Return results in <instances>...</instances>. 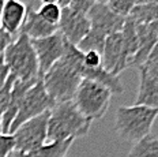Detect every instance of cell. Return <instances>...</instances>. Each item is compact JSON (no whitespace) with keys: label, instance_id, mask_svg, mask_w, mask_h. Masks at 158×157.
Returning a JSON list of instances; mask_svg holds the SVG:
<instances>
[{"label":"cell","instance_id":"1","mask_svg":"<svg viewBox=\"0 0 158 157\" xmlns=\"http://www.w3.org/2000/svg\"><path fill=\"white\" fill-rule=\"evenodd\" d=\"M91 120L83 116L74 101L57 103L49 111L47 142L75 141L86 137L91 127Z\"/></svg>","mask_w":158,"mask_h":157},{"label":"cell","instance_id":"2","mask_svg":"<svg viewBox=\"0 0 158 157\" xmlns=\"http://www.w3.org/2000/svg\"><path fill=\"white\" fill-rule=\"evenodd\" d=\"M157 117L158 108L135 104L128 107H118L114 119V130L121 139L135 143L149 135Z\"/></svg>","mask_w":158,"mask_h":157},{"label":"cell","instance_id":"3","mask_svg":"<svg viewBox=\"0 0 158 157\" xmlns=\"http://www.w3.org/2000/svg\"><path fill=\"white\" fill-rule=\"evenodd\" d=\"M3 62L16 79L35 81L40 77L38 60L31 40L27 36L19 33L15 40L6 48L3 53Z\"/></svg>","mask_w":158,"mask_h":157},{"label":"cell","instance_id":"4","mask_svg":"<svg viewBox=\"0 0 158 157\" xmlns=\"http://www.w3.org/2000/svg\"><path fill=\"white\" fill-rule=\"evenodd\" d=\"M44 87L55 104L71 101L77 91L82 77L63 57L52 66L41 77Z\"/></svg>","mask_w":158,"mask_h":157},{"label":"cell","instance_id":"5","mask_svg":"<svg viewBox=\"0 0 158 157\" xmlns=\"http://www.w3.org/2000/svg\"><path fill=\"white\" fill-rule=\"evenodd\" d=\"M112 91L104 85L90 79H82L74 94V104L79 112L91 122L104 117L110 104Z\"/></svg>","mask_w":158,"mask_h":157},{"label":"cell","instance_id":"6","mask_svg":"<svg viewBox=\"0 0 158 157\" xmlns=\"http://www.w3.org/2000/svg\"><path fill=\"white\" fill-rule=\"evenodd\" d=\"M53 105H55L53 100L49 97V94L47 93V90L44 87L42 79L40 78L37 82L25 93L21 107L18 109V113H16L14 122L10 127L8 134H12L21 124H23L27 120L41 115V113L47 112V111H51V108Z\"/></svg>","mask_w":158,"mask_h":157},{"label":"cell","instance_id":"7","mask_svg":"<svg viewBox=\"0 0 158 157\" xmlns=\"http://www.w3.org/2000/svg\"><path fill=\"white\" fill-rule=\"evenodd\" d=\"M48 119L49 111L21 124L12 133V137H14L15 141L14 150L23 153H31L40 149L42 145H45L47 143Z\"/></svg>","mask_w":158,"mask_h":157},{"label":"cell","instance_id":"8","mask_svg":"<svg viewBox=\"0 0 158 157\" xmlns=\"http://www.w3.org/2000/svg\"><path fill=\"white\" fill-rule=\"evenodd\" d=\"M31 45L37 55L40 77H42L56 62H59L64 53L65 40L59 32L45 38L31 40Z\"/></svg>","mask_w":158,"mask_h":157},{"label":"cell","instance_id":"9","mask_svg":"<svg viewBox=\"0 0 158 157\" xmlns=\"http://www.w3.org/2000/svg\"><path fill=\"white\" fill-rule=\"evenodd\" d=\"M90 30V21L87 15L77 12L70 7L61 8V17L57 25V32L72 45H77Z\"/></svg>","mask_w":158,"mask_h":157},{"label":"cell","instance_id":"10","mask_svg":"<svg viewBox=\"0 0 158 157\" xmlns=\"http://www.w3.org/2000/svg\"><path fill=\"white\" fill-rule=\"evenodd\" d=\"M87 18L90 21V29L104 34L105 37L121 32L126 22V18L114 14L106 4L100 3H95L90 8V11L87 12Z\"/></svg>","mask_w":158,"mask_h":157},{"label":"cell","instance_id":"11","mask_svg":"<svg viewBox=\"0 0 158 157\" xmlns=\"http://www.w3.org/2000/svg\"><path fill=\"white\" fill-rule=\"evenodd\" d=\"M102 59V67L109 74L118 77L126 70V63L123 59V37L121 32L109 34L105 40L104 49L101 53Z\"/></svg>","mask_w":158,"mask_h":157},{"label":"cell","instance_id":"12","mask_svg":"<svg viewBox=\"0 0 158 157\" xmlns=\"http://www.w3.org/2000/svg\"><path fill=\"white\" fill-rule=\"evenodd\" d=\"M26 12H27V6L22 0H7L3 7L0 29H3L11 37L19 34L22 23L26 18Z\"/></svg>","mask_w":158,"mask_h":157},{"label":"cell","instance_id":"13","mask_svg":"<svg viewBox=\"0 0 158 157\" xmlns=\"http://www.w3.org/2000/svg\"><path fill=\"white\" fill-rule=\"evenodd\" d=\"M38 79H35V81H21V79H16L15 78L14 83H12L8 107H7V109H6L4 115L2 116V122H0V127H2L3 134H8L10 127H11L16 113H18V109H19V107H21V103H22V99H23L25 93L30 89Z\"/></svg>","mask_w":158,"mask_h":157},{"label":"cell","instance_id":"14","mask_svg":"<svg viewBox=\"0 0 158 157\" xmlns=\"http://www.w3.org/2000/svg\"><path fill=\"white\" fill-rule=\"evenodd\" d=\"M56 32H57V26L45 22L37 14L35 10L27 7L26 18H25L23 23H22L19 33L27 36L30 40H38V38H45L48 36L55 34Z\"/></svg>","mask_w":158,"mask_h":157},{"label":"cell","instance_id":"15","mask_svg":"<svg viewBox=\"0 0 158 157\" xmlns=\"http://www.w3.org/2000/svg\"><path fill=\"white\" fill-rule=\"evenodd\" d=\"M135 29H136V36H138V52L132 59L131 67H139L146 60L149 59V55L154 45L157 44V37L154 36L153 30H151L150 25H143V23H135Z\"/></svg>","mask_w":158,"mask_h":157},{"label":"cell","instance_id":"16","mask_svg":"<svg viewBox=\"0 0 158 157\" xmlns=\"http://www.w3.org/2000/svg\"><path fill=\"white\" fill-rule=\"evenodd\" d=\"M138 70H139V87L135 105L158 108V83L151 79L142 67H138Z\"/></svg>","mask_w":158,"mask_h":157},{"label":"cell","instance_id":"17","mask_svg":"<svg viewBox=\"0 0 158 157\" xmlns=\"http://www.w3.org/2000/svg\"><path fill=\"white\" fill-rule=\"evenodd\" d=\"M79 74H81L82 79H90L104 85L105 87H108L112 91V94H121L124 91V87L120 82V78L109 74L102 66L95 68H87L82 64Z\"/></svg>","mask_w":158,"mask_h":157},{"label":"cell","instance_id":"18","mask_svg":"<svg viewBox=\"0 0 158 157\" xmlns=\"http://www.w3.org/2000/svg\"><path fill=\"white\" fill-rule=\"evenodd\" d=\"M121 37H123V59L126 67H131L132 59L138 52V36L135 23L130 18H126L124 26L121 29Z\"/></svg>","mask_w":158,"mask_h":157},{"label":"cell","instance_id":"19","mask_svg":"<svg viewBox=\"0 0 158 157\" xmlns=\"http://www.w3.org/2000/svg\"><path fill=\"white\" fill-rule=\"evenodd\" d=\"M127 157H158V138L149 134L134 143Z\"/></svg>","mask_w":158,"mask_h":157},{"label":"cell","instance_id":"20","mask_svg":"<svg viewBox=\"0 0 158 157\" xmlns=\"http://www.w3.org/2000/svg\"><path fill=\"white\" fill-rule=\"evenodd\" d=\"M74 141H57V142H47L35 152H31V157H65L72 146Z\"/></svg>","mask_w":158,"mask_h":157},{"label":"cell","instance_id":"21","mask_svg":"<svg viewBox=\"0 0 158 157\" xmlns=\"http://www.w3.org/2000/svg\"><path fill=\"white\" fill-rule=\"evenodd\" d=\"M128 18L134 23L149 25L158 21V4H136Z\"/></svg>","mask_w":158,"mask_h":157},{"label":"cell","instance_id":"22","mask_svg":"<svg viewBox=\"0 0 158 157\" xmlns=\"http://www.w3.org/2000/svg\"><path fill=\"white\" fill-rule=\"evenodd\" d=\"M105 40H106V37H105L104 34L90 29L89 33L83 37V40L77 45V48L81 52H83V53L85 52H89V51H94V52H98V53H102Z\"/></svg>","mask_w":158,"mask_h":157},{"label":"cell","instance_id":"23","mask_svg":"<svg viewBox=\"0 0 158 157\" xmlns=\"http://www.w3.org/2000/svg\"><path fill=\"white\" fill-rule=\"evenodd\" d=\"M37 14L51 25L57 26L61 17V7L59 4H42L37 10Z\"/></svg>","mask_w":158,"mask_h":157},{"label":"cell","instance_id":"24","mask_svg":"<svg viewBox=\"0 0 158 157\" xmlns=\"http://www.w3.org/2000/svg\"><path fill=\"white\" fill-rule=\"evenodd\" d=\"M138 0H109L108 2V7H109L114 14L120 15L123 18H128L130 12L136 6Z\"/></svg>","mask_w":158,"mask_h":157},{"label":"cell","instance_id":"25","mask_svg":"<svg viewBox=\"0 0 158 157\" xmlns=\"http://www.w3.org/2000/svg\"><path fill=\"white\" fill-rule=\"evenodd\" d=\"M15 81V77L12 74H10V77L6 81L4 86L0 89V122H2V116L4 115L6 109L8 107L10 103V96H11V89H12V83ZM2 129V127H0Z\"/></svg>","mask_w":158,"mask_h":157},{"label":"cell","instance_id":"26","mask_svg":"<svg viewBox=\"0 0 158 157\" xmlns=\"http://www.w3.org/2000/svg\"><path fill=\"white\" fill-rule=\"evenodd\" d=\"M15 149V141L12 134L0 133V157H8V155Z\"/></svg>","mask_w":158,"mask_h":157},{"label":"cell","instance_id":"27","mask_svg":"<svg viewBox=\"0 0 158 157\" xmlns=\"http://www.w3.org/2000/svg\"><path fill=\"white\" fill-rule=\"evenodd\" d=\"M95 4V0H70L67 7L81 14L87 15V12L90 11V8Z\"/></svg>","mask_w":158,"mask_h":157},{"label":"cell","instance_id":"28","mask_svg":"<svg viewBox=\"0 0 158 157\" xmlns=\"http://www.w3.org/2000/svg\"><path fill=\"white\" fill-rule=\"evenodd\" d=\"M83 66L87 68H95L102 66V59H101V53L94 51H89L83 53Z\"/></svg>","mask_w":158,"mask_h":157},{"label":"cell","instance_id":"29","mask_svg":"<svg viewBox=\"0 0 158 157\" xmlns=\"http://www.w3.org/2000/svg\"><path fill=\"white\" fill-rule=\"evenodd\" d=\"M139 67H142L151 79H154L158 83V62L147 60L146 63H143L142 66H139Z\"/></svg>","mask_w":158,"mask_h":157},{"label":"cell","instance_id":"30","mask_svg":"<svg viewBox=\"0 0 158 157\" xmlns=\"http://www.w3.org/2000/svg\"><path fill=\"white\" fill-rule=\"evenodd\" d=\"M14 40V37H11L8 33H6L3 29H0V59L3 57V53H4L6 48L11 44V41Z\"/></svg>","mask_w":158,"mask_h":157},{"label":"cell","instance_id":"31","mask_svg":"<svg viewBox=\"0 0 158 157\" xmlns=\"http://www.w3.org/2000/svg\"><path fill=\"white\" fill-rule=\"evenodd\" d=\"M8 77H10V70L7 68V66L4 64L3 57H2V59H0V89L4 86V83H6V81H7Z\"/></svg>","mask_w":158,"mask_h":157},{"label":"cell","instance_id":"32","mask_svg":"<svg viewBox=\"0 0 158 157\" xmlns=\"http://www.w3.org/2000/svg\"><path fill=\"white\" fill-rule=\"evenodd\" d=\"M147 60H151V62H158V41H157V44L154 45V48L151 49L150 52V55H149V59ZM146 60V62H147Z\"/></svg>","mask_w":158,"mask_h":157},{"label":"cell","instance_id":"33","mask_svg":"<svg viewBox=\"0 0 158 157\" xmlns=\"http://www.w3.org/2000/svg\"><path fill=\"white\" fill-rule=\"evenodd\" d=\"M8 157H31L30 153H23V152H18V150H12L8 155Z\"/></svg>","mask_w":158,"mask_h":157},{"label":"cell","instance_id":"34","mask_svg":"<svg viewBox=\"0 0 158 157\" xmlns=\"http://www.w3.org/2000/svg\"><path fill=\"white\" fill-rule=\"evenodd\" d=\"M150 25V28H151V30H153V33L154 36L157 37V40H158V21L156 22H153V23H149Z\"/></svg>","mask_w":158,"mask_h":157},{"label":"cell","instance_id":"35","mask_svg":"<svg viewBox=\"0 0 158 157\" xmlns=\"http://www.w3.org/2000/svg\"><path fill=\"white\" fill-rule=\"evenodd\" d=\"M136 4H158V0H138Z\"/></svg>","mask_w":158,"mask_h":157},{"label":"cell","instance_id":"36","mask_svg":"<svg viewBox=\"0 0 158 157\" xmlns=\"http://www.w3.org/2000/svg\"><path fill=\"white\" fill-rule=\"evenodd\" d=\"M42 4H59V0H41Z\"/></svg>","mask_w":158,"mask_h":157},{"label":"cell","instance_id":"37","mask_svg":"<svg viewBox=\"0 0 158 157\" xmlns=\"http://www.w3.org/2000/svg\"><path fill=\"white\" fill-rule=\"evenodd\" d=\"M68 3H70V0H59V6H60L61 8H63V7H67Z\"/></svg>","mask_w":158,"mask_h":157},{"label":"cell","instance_id":"38","mask_svg":"<svg viewBox=\"0 0 158 157\" xmlns=\"http://www.w3.org/2000/svg\"><path fill=\"white\" fill-rule=\"evenodd\" d=\"M7 0H0V19H2V12H3V7H4V3Z\"/></svg>","mask_w":158,"mask_h":157},{"label":"cell","instance_id":"39","mask_svg":"<svg viewBox=\"0 0 158 157\" xmlns=\"http://www.w3.org/2000/svg\"><path fill=\"white\" fill-rule=\"evenodd\" d=\"M109 0H95V3H100V4H108Z\"/></svg>","mask_w":158,"mask_h":157},{"label":"cell","instance_id":"40","mask_svg":"<svg viewBox=\"0 0 158 157\" xmlns=\"http://www.w3.org/2000/svg\"><path fill=\"white\" fill-rule=\"evenodd\" d=\"M0 133H2V129H0Z\"/></svg>","mask_w":158,"mask_h":157}]
</instances>
